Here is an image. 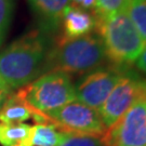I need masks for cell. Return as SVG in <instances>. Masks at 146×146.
I'll list each match as a JSON object with an SVG mask.
<instances>
[{"label": "cell", "instance_id": "obj_2", "mask_svg": "<svg viewBox=\"0 0 146 146\" xmlns=\"http://www.w3.org/2000/svg\"><path fill=\"white\" fill-rule=\"evenodd\" d=\"M106 61L99 35L89 34L70 40H58L44 60L43 73L61 70L66 74H87L102 67Z\"/></svg>", "mask_w": 146, "mask_h": 146}, {"label": "cell", "instance_id": "obj_13", "mask_svg": "<svg viewBox=\"0 0 146 146\" xmlns=\"http://www.w3.org/2000/svg\"><path fill=\"white\" fill-rule=\"evenodd\" d=\"M66 133L60 131L52 123H36L33 125L29 145L31 146H60Z\"/></svg>", "mask_w": 146, "mask_h": 146}, {"label": "cell", "instance_id": "obj_9", "mask_svg": "<svg viewBox=\"0 0 146 146\" xmlns=\"http://www.w3.org/2000/svg\"><path fill=\"white\" fill-rule=\"evenodd\" d=\"M61 24L62 35L58 40H70L91 34L95 28V17L89 11L72 3L64 11Z\"/></svg>", "mask_w": 146, "mask_h": 146}, {"label": "cell", "instance_id": "obj_6", "mask_svg": "<svg viewBox=\"0 0 146 146\" xmlns=\"http://www.w3.org/2000/svg\"><path fill=\"white\" fill-rule=\"evenodd\" d=\"M145 95L146 79L125 68L119 81L98 110L106 129L114 125L134 102Z\"/></svg>", "mask_w": 146, "mask_h": 146}, {"label": "cell", "instance_id": "obj_18", "mask_svg": "<svg viewBox=\"0 0 146 146\" xmlns=\"http://www.w3.org/2000/svg\"><path fill=\"white\" fill-rule=\"evenodd\" d=\"M11 94H12V90L0 79V110L3 107V105L5 104L7 100L9 99Z\"/></svg>", "mask_w": 146, "mask_h": 146}, {"label": "cell", "instance_id": "obj_4", "mask_svg": "<svg viewBox=\"0 0 146 146\" xmlns=\"http://www.w3.org/2000/svg\"><path fill=\"white\" fill-rule=\"evenodd\" d=\"M17 93L31 107L43 114L76 101L72 79L68 74L61 70L43 73L31 84L17 89Z\"/></svg>", "mask_w": 146, "mask_h": 146}, {"label": "cell", "instance_id": "obj_21", "mask_svg": "<svg viewBox=\"0 0 146 146\" xmlns=\"http://www.w3.org/2000/svg\"><path fill=\"white\" fill-rule=\"evenodd\" d=\"M15 146H29V145H26V144H20V145H15Z\"/></svg>", "mask_w": 146, "mask_h": 146}, {"label": "cell", "instance_id": "obj_15", "mask_svg": "<svg viewBox=\"0 0 146 146\" xmlns=\"http://www.w3.org/2000/svg\"><path fill=\"white\" fill-rule=\"evenodd\" d=\"M127 3L128 0H95L93 15L95 20H104L125 11Z\"/></svg>", "mask_w": 146, "mask_h": 146}, {"label": "cell", "instance_id": "obj_19", "mask_svg": "<svg viewBox=\"0 0 146 146\" xmlns=\"http://www.w3.org/2000/svg\"><path fill=\"white\" fill-rule=\"evenodd\" d=\"M73 5H77L80 9L86 11H92L93 12L95 7V0H72Z\"/></svg>", "mask_w": 146, "mask_h": 146}, {"label": "cell", "instance_id": "obj_5", "mask_svg": "<svg viewBox=\"0 0 146 146\" xmlns=\"http://www.w3.org/2000/svg\"><path fill=\"white\" fill-rule=\"evenodd\" d=\"M46 115L50 123L67 134L102 137L106 131L99 111L77 100Z\"/></svg>", "mask_w": 146, "mask_h": 146}, {"label": "cell", "instance_id": "obj_14", "mask_svg": "<svg viewBox=\"0 0 146 146\" xmlns=\"http://www.w3.org/2000/svg\"><path fill=\"white\" fill-rule=\"evenodd\" d=\"M125 12L146 43V0H128Z\"/></svg>", "mask_w": 146, "mask_h": 146}, {"label": "cell", "instance_id": "obj_16", "mask_svg": "<svg viewBox=\"0 0 146 146\" xmlns=\"http://www.w3.org/2000/svg\"><path fill=\"white\" fill-rule=\"evenodd\" d=\"M14 0H0V46L3 42L14 12Z\"/></svg>", "mask_w": 146, "mask_h": 146}, {"label": "cell", "instance_id": "obj_10", "mask_svg": "<svg viewBox=\"0 0 146 146\" xmlns=\"http://www.w3.org/2000/svg\"><path fill=\"white\" fill-rule=\"evenodd\" d=\"M29 119L37 123H50L48 116L31 107L17 91L12 93L0 110V122L24 123Z\"/></svg>", "mask_w": 146, "mask_h": 146}, {"label": "cell", "instance_id": "obj_3", "mask_svg": "<svg viewBox=\"0 0 146 146\" xmlns=\"http://www.w3.org/2000/svg\"><path fill=\"white\" fill-rule=\"evenodd\" d=\"M95 28L106 58L117 67H129L135 63L146 44L125 11L95 20Z\"/></svg>", "mask_w": 146, "mask_h": 146}, {"label": "cell", "instance_id": "obj_7", "mask_svg": "<svg viewBox=\"0 0 146 146\" xmlns=\"http://www.w3.org/2000/svg\"><path fill=\"white\" fill-rule=\"evenodd\" d=\"M101 140L103 146H146V95L107 128Z\"/></svg>", "mask_w": 146, "mask_h": 146}, {"label": "cell", "instance_id": "obj_12", "mask_svg": "<svg viewBox=\"0 0 146 146\" xmlns=\"http://www.w3.org/2000/svg\"><path fill=\"white\" fill-rule=\"evenodd\" d=\"M33 125L27 123L0 122V144L2 146L29 145ZM31 146V145H29Z\"/></svg>", "mask_w": 146, "mask_h": 146}, {"label": "cell", "instance_id": "obj_20", "mask_svg": "<svg viewBox=\"0 0 146 146\" xmlns=\"http://www.w3.org/2000/svg\"><path fill=\"white\" fill-rule=\"evenodd\" d=\"M135 64H136L137 69H139L140 72H142V73L146 76V44H145V47H144V49H143L142 53L140 54L139 58L136 60Z\"/></svg>", "mask_w": 146, "mask_h": 146}, {"label": "cell", "instance_id": "obj_8", "mask_svg": "<svg viewBox=\"0 0 146 146\" xmlns=\"http://www.w3.org/2000/svg\"><path fill=\"white\" fill-rule=\"evenodd\" d=\"M127 67H100L84 74L75 84L76 100L99 110Z\"/></svg>", "mask_w": 146, "mask_h": 146}, {"label": "cell", "instance_id": "obj_1", "mask_svg": "<svg viewBox=\"0 0 146 146\" xmlns=\"http://www.w3.org/2000/svg\"><path fill=\"white\" fill-rule=\"evenodd\" d=\"M48 42L40 31L24 34L0 52V79L11 90L21 89L43 74Z\"/></svg>", "mask_w": 146, "mask_h": 146}, {"label": "cell", "instance_id": "obj_11", "mask_svg": "<svg viewBox=\"0 0 146 146\" xmlns=\"http://www.w3.org/2000/svg\"><path fill=\"white\" fill-rule=\"evenodd\" d=\"M70 2L72 0H28L42 33L53 31L61 24L63 13Z\"/></svg>", "mask_w": 146, "mask_h": 146}, {"label": "cell", "instance_id": "obj_17", "mask_svg": "<svg viewBox=\"0 0 146 146\" xmlns=\"http://www.w3.org/2000/svg\"><path fill=\"white\" fill-rule=\"evenodd\" d=\"M60 146H103L101 137L91 135L67 134Z\"/></svg>", "mask_w": 146, "mask_h": 146}]
</instances>
